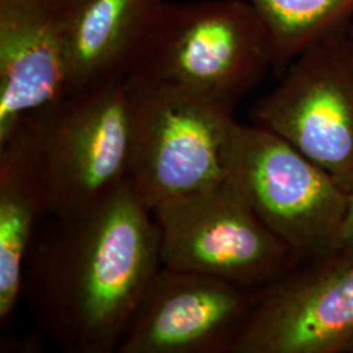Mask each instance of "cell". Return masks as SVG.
<instances>
[{"label": "cell", "mask_w": 353, "mask_h": 353, "mask_svg": "<svg viewBox=\"0 0 353 353\" xmlns=\"http://www.w3.org/2000/svg\"><path fill=\"white\" fill-rule=\"evenodd\" d=\"M166 0H70L68 96L125 79Z\"/></svg>", "instance_id": "7c38bea8"}, {"label": "cell", "mask_w": 353, "mask_h": 353, "mask_svg": "<svg viewBox=\"0 0 353 353\" xmlns=\"http://www.w3.org/2000/svg\"><path fill=\"white\" fill-rule=\"evenodd\" d=\"M131 89L130 181L152 211L212 189L232 176L241 125L234 110L185 93Z\"/></svg>", "instance_id": "3957f363"}, {"label": "cell", "mask_w": 353, "mask_h": 353, "mask_svg": "<svg viewBox=\"0 0 353 353\" xmlns=\"http://www.w3.org/2000/svg\"><path fill=\"white\" fill-rule=\"evenodd\" d=\"M205 274L161 265L118 353L233 352L261 296Z\"/></svg>", "instance_id": "ba28073f"}, {"label": "cell", "mask_w": 353, "mask_h": 353, "mask_svg": "<svg viewBox=\"0 0 353 353\" xmlns=\"http://www.w3.org/2000/svg\"><path fill=\"white\" fill-rule=\"evenodd\" d=\"M339 249H343L345 254H353V194L350 196L348 210L341 229Z\"/></svg>", "instance_id": "5bb4252c"}, {"label": "cell", "mask_w": 353, "mask_h": 353, "mask_svg": "<svg viewBox=\"0 0 353 353\" xmlns=\"http://www.w3.org/2000/svg\"><path fill=\"white\" fill-rule=\"evenodd\" d=\"M161 267L151 208L131 181L38 233L23 294L39 331L70 353H113Z\"/></svg>", "instance_id": "6da1fadb"}, {"label": "cell", "mask_w": 353, "mask_h": 353, "mask_svg": "<svg viewBox=\"0 0 353 353\" xmlns=\"http://www.w3.org/2000/svg\"><path fill=\"white\" fill-rule=\"evenodd\" d=\"M270 38L272 70L283 74L297 57L322 39L347 33L353 0H246Z\"/></svg>", "instance_id": "4fadbf2b"}, {"label": "cell", "mask_w": 353, "mask_h": 353, "mask_svg": "<svg viewBox=\"0 0 353 353\" xmlns=\"http://www.w3.org/2000/svg\"><path fill=\"white\" fill-rule=\"evenodd\" d=\"M51 214L50 183L34 114L0 139V326L8 327L23 297L26 259L43 214Z\"/></svg>", "instance_id": "8fae6325"}, {"label": "cell", "mask_w": 353, "mask_h": 353, "mask_svg": "<svg viewBox=\"0 0 353 353\" xmlns=\"http://www.w3.org/2000/svg\"><path fill=\"white\" fill-rule=\"evenodd\" d=\"M232 176L294 255L339 248L351 195L272 131L240 125Z\"/></svg>", "instance_id": "52a82bcc"}, {"label": "cell", "mask_w": 353, "mask_h": 353, "mask_svg": "<svg viewBox=\"0 0 353 353\" xmlns=\"http://www.w3.org/2000/svg\"><path fill=\"white\" fill-rule=\"evenodd\" d=\"M252 118L353 194V42L348 33L303 51L278 85L252 103Z\"/></svg>", "instance_id": "8992f818"}, {"label": "cell", "mask_w": 353, "mask_h": 353, "mask_svg": "<svg viewBox=\"0 0 353 353\" xmlns=\"http://www.w3.org/2000/svg\"><path fill=\"white\" fill-rule=\"evenodd\" d=\"M152 212L165 267L252 288L276 281L296 256L254 211L232 176Z\"/></svg>", "instance_id": "5b68a950"}, {"label": "cell", "mask_w": 353, "mask_h": 353, "mask_svg": "<svg viewBox=\"0 0 353 353\" xmlns=\"http://www.w3.org/2000/svg\"><path fill=\"white\" fill-rule=\"evenodd\" d=\"M33 114L52 216L84 212L130 181L134 96L126 77L70 94Z\"/></svg>", "instance_id": "277c9868"}, {"label": "cell", "mask_w": 353, "mask_h": 353, "mask_svg": "<svg viewBox=\"0 0 353 353\" xmlns=\"http://www.w3.org/2000/svg\"><path fill=\"white\" fill-rule=\"evenodd\" d=\"M271 67L270 38L249 1H165L126 80L138 90L185 93L234 110Z\"/></svg>", "instance_id": "7a4b0ae2"}, {"label": "cell", "mask_w": 353, "mask_h": 353, "mask_svg": "<svg viewBox=\"0 0 353 353\" xmlns=\"http://www.w3.org/2000/svg\"><path fill=\"white\" fill-rule=\"evenodd\" d=\"M70 0H0V139L68 96Z\"/></svg>", "instance_id": "30bf717a"}, {"label": "cell", "mask_w": 353, "mask_h": 353, "mask_svg": "<svg viewBox=\"0 0 353 353\" xmlns=\"http://www.w3.org/2000/svg\"><path fill=\"white\" fill-rule=\"evenodd\" d=\"M353 345V254L322 272L276 280L233 352L334 353Z\"/></svg>", "instance_id": "9c48e42d"}, {"label": "cell", "mask_w": 353, "mask_h": 353, "mask_svg": "<svg viewBox=\"0 0 353 353\" xmlns=\"http://www.w3.org/2000/svg\"><path fill=\"white\" fill-rule=\"evenodd\" d=\"M347 33H348V36H350V38L352 39L353 42V20L352 23H351V26H350V28H348V32H347Z\"/></svg>", "instance_id": "9a60e30c"}]
</instances>
